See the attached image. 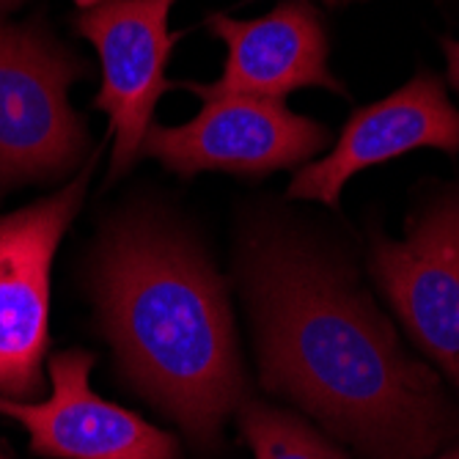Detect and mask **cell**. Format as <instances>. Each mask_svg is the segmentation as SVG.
Here are the masks:
<instances>
[{"label": "cell", "instance_id": "cell-1", "mask_svg": "<svg viewBox=\"0 0 459 459\" xmlns=\"http://www.w3.org/2000/svg\"><path fill=\"white\" fill-rule=\"evenodd\" d=\"M262 377L368 459H424L454 435L435 374L325 259L283 239L247 254Z\"/></svg>", "mask_w": 459, "mask_h": 459}, {"label": "cell", "instance_id": "cell-2", "mask_svg": "<svg viewBox=\"0 0 459 459\" xmlns=\"http://www.w3.org/2000/svg\"><path fill=\"white\" fill-rule=\"evenodd\" d=\"M94 286L124 374L195 443L212 446L245 394L215 270L187 239L127 226L108 237Z\"/></svg>", "mask_w": 459, "mask_h": 459}, {"label": "cell", "instance_id": "cell-3", "mask_svg": "<svg viewBox=\"0 0 459 459\" xmlns=\"http://www.w3.org/2000/svg\"><path fill=\"white\" fill-rule=\"evenodd\" d=\"M82 74L50 36L0 25V185L53 179L86 149V130L69 105Z\"/></svg>", "mask_w": 459, "mask_h": 459}, {"label": "cell", "instance_id": "cell-4", "mask_svg": "<svg viewBox=\"0 0 459 459\" xmlns=\"http://www.w3.org/2000/svg\"><path fill=\"white\" fill-rule=\"evenodd\" d=\"M91 162L56 195L0 221V396H41L50 344V270L58 242L89 190Z\"/></svg>", "mask_w": 459, "mask_h": 459}, {"label": "cell", "instance_id": "cell-5", "mask_svg": "<svg viewBox=\"0 0 459 459\" xmlns=\"http://www.w3.org/2000/svg\"><path fill=\"white\" fill-rule=\"evenodd\" d=\"M327 138L322 124L291 113L281 100L223 94L206 97L201 113L179 127L152 124L141 154L179 177L201 171L264 177L311 162Z\"/></svg>", "mask_w": 459, "mask_h": 459}, {"label": "cell", "instance_id": "cell-6", "mask_svg": "<svg viewBox=\"0 0 459 459\" xmlns=\"http://www.w3.org/2000/svg\"><path fill=\"white\" fill-rule=\"evenodd\" d=\"M177 0H74V28L102 61V89L94 108L108 113L116 135L110 177L127 174L141 157L162 91L177 89L165 64L177 45L169 14Z\"/></svg>", "mask_w": 459, "mask_h": 459}, {"label": "cell", "instance_id": "cell-7", "mask_svg": "<svg viewBox=\"0 0 459 459\" xmlns=\"http://www.w3.org/2000/svg\"><path fill=\"white\" fill-rule=\"evenodd\" d=\"M94 355L82 350L50 358L53 396L14 402L0 396V415L20 421L30 451L50 459H179V443L127 407L91 391Z\"/></svg>", "mask_w": 459, "mask_h": 459}, {"label": "cell", "instance_id": "cell-8", "mask_svg": "<svg viewBox=\"0 0 459 459\" xmlns=\"http://www.w3.org/2000/svg\"><path fill=\"white\" fill-rule=\"evenodd\" d=\"M371 270L410 336L459 388V195L421 215L404 239H380Z\"/></svg>", "mask_w": 459, "mask_h": 459}, {"label": "cell", "instance_id": "cell-9", "mask_svg": "<svg viewBox=\"0 0 459 459\" xmlns=\"http://www.w3.org/2000/svg\"><path fill=\"white\" fill-rule=\"evenodd\" d=\"M412 149L459 152V110L429 72L415 74L391 97L352 113L336 146L322 160L306 162L291 179L289 198L339 206V195L355 174Z\"/></svg>", "mask_w": 459, "mask_h": 459}, {"label": "cell", "instance_id": "cell-10", "mask_svg": "<svg viewBox=\"0 0 459 459\" xmlns=\"http://www.w3.org/2000/svg\"><path fill=\"white\" fill-rule=\"evenodd\" d=\"M206 25L229 45V58L223 74L210 86L179 82L201 100L223 94L281 100L308 86L344 91L327 69V36L322 20L306 4H283L259 20L212 14Z\"/></svg>", "mask_w": 459, "mask_h": 459}, {"label": "cell", "instance_id": "cell-11", "mask_svg": "<svg viewBox=\"0 0 459 459\" xmlns=\"http://www.w3.org/2000/svg\"><path fill=\"white\" fill-rule=\"evenodd\" d=\"M239 427L256 459H347L298 415L267 404H245Z\"/></svg>", "mask_w": 459, "mask_h": 459}, {"label": "cell", "instance_id": "cell-12", "mask_svg": "<svg viewBox=\"0 0 459 459\" xmlns=\"http://www.w3.org/2000/svg\"><path fill=\"white\" fill-rule=\"evenodd\" d=\"M443 50L448 58V80H451V86L459 91V41L443 39Z\"/></svg>", "mask_w": 459, "mask_h": 459}, {"label": "cell", "instance_id": "cell-13", "mask_svg": "<svg viewBox=\"0 0 459 459\" xmlns=\"http://www.w3.org/2000/svg\"><path fill=\"white\" fill-rule=\"evenodd\" d=\"M17 4V0H0V12H6V9H12Z\"/></svg>", "mask_w": 459, "mask_h": 459}, {"label": "cell", "instance_id": "cell-14", "mask_svg": "<svg viewBox=\"0 0 459 459\" xmlns=\"http://www.w3.org/2000/svg\"><path fill=\"white\" fill-rule=\"evenodd\" d=\"M440 459H459V448H454V451H448V454H443Z\"/></svg>", "mask_w": 459, "mask_h": 459}, {"label": "cell", "instance_id": "cell-15", "mask_svg": "<svg viewBox=\"0 0 459 459\" xmlns=\"http://www.w3.org/2000/svg\"><path fill=\"white\" fill-rule=\"evenodd\" d=\"M0 459H4V456H0Z\"/></svg>", "mask_w": 459, "mask_h": 459}]
</instances>
